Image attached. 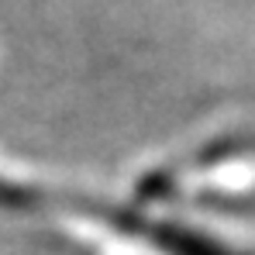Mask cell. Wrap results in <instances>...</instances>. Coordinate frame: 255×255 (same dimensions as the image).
<instances>
[{
  "label": "cell",
  "instance_id": "6da1fadb",
  "mask_svg": "<svg viewBox=\"0 0 255 255\" xmlns=\"http://www.w3.org/2000/svg\"><path fill=\"white\" fill-rule=\"evenodd\" d=\"M35 197L38 193L31 186H24V183H17V179H10V176L0 172V207L3 211H24V207H31Z\"/></svg>",
  "mask_w": 255,
  "mask_h": 255
}]
</instances>
